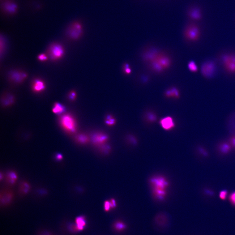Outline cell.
Returning <instances> with one entry per match:
<instances>
[{"instance_id": "6da1fadb", "label": "cell", "mask_w": 235, "mask_h": 235, "mask_svg": "<svg viewBox=\"0 0 235 235\" xmlns=\"http://www.w3.org/2000/svg\"><path fill=\"white\" fill-rule=\"evenodd\" d=\"M150 181L155 198L160 200L164 198L168 186L167 180L161 176H156L152 178Z\"/></svg>"}, {"instance_id": "7a4b0ae2", "label": "cell", "mask_w": 235, "mask_h": 235, "mask_svg": "<svg viewBox=\"0 0 235 235\" xmlns=\"http://www.w3.org/2000/svg\"><path fill=\"white\" fill-rule=\"evenodd\" d=\"M183 35L185 39L189 42H197L201 36V29L196 22H191L186 26Z\"/></svg>"}, {"instance_id": "3957f363", "label": "cell", "mask_w": 235, "mask_h": 235, "mask_svg": "<svg viewBox=\"0 0 235 235\" xmlns=\"http://www.w3.org/2000/svg\"><path fill=\"white\" fill-rule=\"evenodd\" d=\"M222 67L229 75H235V53H228L223 54L221 57Z\"/></svg>"}, {"instance_id": "277c9868", "label": "cell", "mask_w": 235, "mask_h": 235, "mask_svg": "<svg viewBox=\"0 0 235 235\" xmlns=\"http://www.w3.org/2000/svg\"><path fill=\"white\" fill-rule=\"evenodd\" d=\"M64 53L65 50L62 45L59 43H54L49 47L46 54L51 60L56 61L61 59Z\"/></svg>"}, {"instance_id": "5b68a950", "label": "cell", "mask_w": 235, "mask_h": 235, "mask_svg": "<svg viewBox=\"0 0 235 235\" xmlns=\"http://www.w3.org/2000/svg\"><path fill=\"white\" fill-rule=\"evenodd\" d=\"M83 28L82 24L79 21H75L69 26L67 31L68 36L73 40L79 39L83 33Z\"/></svg>"}, {"instance_id": "8992f818", "label": "cell", "mask_w": 235, "mask_h": 235, "mask_svg": "<svg viewBox=\"0 0 235 235\" xmlns=\"http://www.w3.org/2000/svg\"><path fill=\"white\" fill-rule=\"evenodd\" d=\"M162 52L152 48L147 49L143 53L142 58L144 62L148 64L156 60Z\"/></svg>"}, {"instance_id": "52a82bcc", "label": "cell", "mask_w": 235, "mask_h": 235, "mask_svg": "<svg viewBox=\"0 0 235 235\" xmlns=\"http://www.w3.org/2000/svg\"><path fill=\"white\" fill-rule=\"evenodd\" d=\"M61 122L63 127L70 133H74L76 130V124L73 118L69 115L63 116Z\"/></svg>"}, {"instance_id": "ba28073f", "label": "cell", "mask_w": 235, "mask_h": 235, "mask_svg": "<svg viewBox=\"0 0 235 235\" xmlns=\"http://www.w3.org/2000/svg\"><path fill=\"white\" fill-rule=\"evenodd\" d=\"M216 69V64L213 61H208L204 62L202 65L201 72L205 78H209L212 77L215 73Z\"/></svg>"}, {"instance_id": "9c48e42d", "label": "cell", "mask_w": 235, "mask_h": 235, "mask_svg": "<svg viewBox=\"0 0 235 235\" xmlns=\"http://www.w3.org/2000/svg\"><path fill=\"white\" fill-rule=\"evenodd\" d=\"M187 15L191 22H194L201 21L203 17L201 9L197 6H192L189 8L187 11Z\"/></svg>"}, {"instance_id": "30bf717a", "label": "cell", "mask_w": 235, "mask_h": 235, "mask_svg": "<svg viewBox=\"0 0 235 235\" xmlns=\"http://www.w3.org/2000/svg\"><path fill=\"white\" fill-rule=\"evenodd\" d=\"M28 76L26 73L16 70L11 72L9 75V78L14 83H20L27 78Z\"/></svg>"}, {"instance_id": "8fae6325", "label": "cell", "mask_w": 235, "mask_h": 235, "mask_svg": "<svg viewBox=\"0 0 235 235\" xmlns=\"http://www.w3.org/2000/svg\"><path fill=\"white\" fill-rule=\"evenodd\" d=\"M164 70L169 68L172 64L171 58L167 54L161 52L156 60Z\"/></svg>"}, {"instance_id": "7c38bea8", "label": "cell", "mask_w": 235, "mask_h": 235, "mask_svg": "<svg viewBox=\"0 0 235 235\" xmlns=\"http://www.w3.org/2000/svg\"><path fill=\"white\" fill-rule=\"evenodd\" d=\"M160 124L164 130L169 131L175 126V123L172 117L167 116L162 118L160 121Z\"/></svg>"}, {"instance_id": "4fadbf2b", "label": "cell", "mask_w": 235, "mask_h": 235, "mask_svg": "<svg viewBox=\"0 0 235 235\" xmlns=\"http://www.w3.org/2000/svg\"><path fill=\"white\" fill-rule=\"evenodd\" d=\"M1 202L3 204L10 203L13 199L14 194L12 192L8 190H3L1 193Z\"/></svg>"}, {"instance_id": "5bb4252c", "label": "cell", "mask_w": 235, "mask_h": 235, "mask_svg": "<svg viewBox=\"0 0 235 235\" xmlns=\"http://www.w3.org/2000/svg\"><path fill=\"white\" fill-rule=\"evenodd\" d=\"M32 89L34 91L40 92L44 91L45 88V82L40 79H34L32 82Z\"/></svg>"}, {"instance_id": "9a60e30c", "label": "cell", "mask_w": 235, "mask_h": 235, "mask_svg": "<svg viewBox=\"0 0 235 235\" xmlns=\"http://www.w3.org/2000/svg\"><path fill=\"white\" fill-rule=\"evenodd\" d=\"M107 135L101 133L95 134L92 137V140L94 144L100 145L103 144L107 140Z\"/></svg>"}, {"instance_id": "2e32d148", "label": "cell", "mask_w": 235, "mask_h": 235, "mask_svg": "<svg viewBox=\"0 0 235 235\" xmlns=\"http://www.w3.org/2000/svg\"><path fill=\"white\" fill-rule=\"evenodd\" d=\"M148 67L151 71L155 73H161L164 71V70L159 63L156 60L148 64Z\"/></svg>"}, {"instance_id": "e0dca14e", "label": "cell", "mask_w": 235, "mask_h": 235, "mask_svg": "<svg viewBox=\"0 0 235 235\" xmlns=\"http://www.w3.org/2000/svg\"><path fill=\"white\" fill-rule=\"evenodd\" d=\"M18 178L17 173L14 171L9 172L6 176V180L7 183L9 185H13L16 183Z\"/></svg>"}, {"instance_id": "ac0fdd59", "label": "cell", "mask_w": 235, "mask_h": 235, "mask_svg": "<svg viewBox=\"0 0 235 235\" xmlns=\"http://www.w3.org/2000/svg\"><path fill=\"white\" fill-rule=\"evenodd\" d=\"M165 95L167 97L178 98L179 96L180 93L177 88L172 87L166 91Z\"/></svg>"}, {"instance_id": "d6986e66", "label": "cell", "mask_w": 235, "mask_h": 235, "mask_svg": "<svg viewBox=\"0 0 235 235\" xmlns=\"http://www.w3.org/2000/svg\"><path fill=\"white\" fill-rule=\"evenodd\" d=\"M75 222L78 230L80 231L83 230L86 225L84 217L82 216H79L76 218Z\"/></svg>"}, {"instance_id": "ffe728a7", "label": "cell", "mask_w": 235, "mask_h": 235, "mask_svg": "<svg viewBox=\"0 0 235 235\" xmlns=\"http://www.w3.org/2000/svg\"><path fill=\"white\" fill-rule=\"evenodd\" d=\"M65 108L61 104L56 103L55 104L53 108L52 109L53 113L57 114H60L65 111Z\"/></svg>"}, {"instance_id": "44dd1931", "label": "cell", "mask_w": 235, "mask_h": 235, "mask_svg": "<svg viewBox=\"0 0 235 235\" xmlns=\"http://www.w3.org/2000/svg\"><path fill=\"white\" fill-rule=\"evenodd\" d=\"M2 104L5 106H8L12 104L14 101L13 96L7 94L4 96L2 100Z\"/></svg>"}, {"instance_id": "7402d4cb", "label": "cell", "mask_w": 235, "mask_h": 235, "mask_svg": "<svg viewBox=\"0 0 235 235\" xmlns=\"http://www.w3.org/2000/svg\"><path fill=\"white\" fill-rule=\"evenodd\" d=\"M31 189L30 185L27 182H24L20 185V190L21 193L26 194Z\"/></svg>"}, {"instance_id": "603a6c76", "label": "cell", "mask_w": 235, "mask_h": 235, "mask_svg": "<svg viewBox=\"0 0 235 235\" xmlns=\"http://www.w3.org/2000/svg\"><path fill=\"white\" fill-rule=\"evenodd\" d=\"M188 68L193 73H196L198 70L197 65L195 62L193 61H191L188 63Z\"/></svg>"}, {"instance_id": "cb8c5ba5", "label": "cell", "mask_w": 235, "mask_h": 235, "mask_svg": "<svg viewBox=\"0 0 235 235\" xmlns=\"http://www.w3.org/2000/svg\"><path fill=\"white\" fill-rule=\"evenodd\" d=\"M5 5L6 10L10 13L14 12L16 8V6L12 3L7 4Z\"/></svg>"}, {"instance_id": "d4e9b609", "label": "cell", "mask_w": 235, "mask_h": 235, "mask_svg": "<svg viewBox=\"0 0 235 235\" xmlns=\"http://www.w3.org/2000/svg\"><path fill=\"white\" fill-rule=\"evenodd\" d=\"M114 227L116 230L120 231L124 230L126 228V225L122 222H118L115 223Z\"/></svg>"}, {"instance_id": "484cf974", "label": "cell", "mask_w": 235, "mask_h": 235, "mask_svg": "<svg viewBox=\"0 0 235 235\" xmlns=\"http://www.w3.org/2000/svg\"><path fill=\"white\" fill-rule=\"evenodd\" d=\"M77 140L79 142L82 144L87 143L88 140V139L86 135H80L77 137Z\"/></svg>"}, {"instance_id": "4316f807", "label": "cell", "mask_w": 235, "mask_h": 235, "mask_svg": "<svg viewBox=\"0 0 235 235\" xmlns=\"http://www.w3.org/2000/svg\"><path fill=\"white\" fill-rule=\"evenodd\" d=\"M105 123L109 126H112L115 124V120L113 118L110 116L108 115L105 120Z\"/></svg>"}, {"instance_id": "83f0119b", "label": "cell", "mask_w": 235, "mask_h": 235, "mask_svg": "<svg viewBox=\"0 0 235 235\" xmlns=\"http://www.w3.org/2000/svg\"><path fill=\"white\" fill-rule=\"evenodd\" d=\"M37 58L40 61L44 62L48 61L49 58L46 54L42 53L38 55Z\"/></svg>"}, {"instance_id": "f1b7e54d", "label": "cell", "mask_w": 235, "mask_h": 235, "mask_svg": "<svg viewBox=\"0 0 235 235\" xmlns=\"http://www.w3.org/2000/svg\"><path fill=\"white\" fill-rule=\"evenodd\" d=\"M123 69H124V71L125 73L126 74L129 75L131 73V69L128 64L126 63L124 65Z\"/></svg>"}, {"instance_id": "f546056e", "label": "cell", "mask_w": 235, "mask_h": 235, "mask_svg": "<svg viewBox=\"0 0 235 235\" xmlns=\"http://www.w3.org/2000/svg\"><path fill=\"white\" fill-rule=\"evenodd\" d=\"M230 147L228 145L224 144L222 145L220 149L222 152L224 153H227L230 150Z\"/></svg>"}, {"instance_id": "4dcf8cb0", "label": "cell", "mask_w": 235, "mask_h": 235, "mask_svg": "<svg viewBox=\"0 0 235 235\" xmlns=\"http://www.w3.org/2000/svg\"><path fill=\"white\" fill-rule=\"evenodd\" d=\"M111 208L110 202L106 201L104 203V209L106 211H108Z\"/></svg>"}, {"instance_id": "1f68e13d", "label": "cell", "mask_w": 235, "mask_h": 235, "mask_svg": "<svg viewBox=\"0 0 235 235\" xmlns=\"http://www.w3.org/2000/svg\"><path fill=\"white\" fill-rule=\"evenodd\" d=\"M69 96L70 100H73L75 99L76 96L75 92L74 91L70 92L69 94Z\"/></svg>"}, {"instance_id": "d6a6232c", "label": "cell", "mask_w": 235, "mask_h": 235, "mask_svg": "<svg viewBox=\"0 0 235 235\" xmlns=\"http://www.w3.org/2000/svg\"><path fill=\"white\" fill-rule=\"evenodd\" d=\"M227 193L226 191L223 190L221 191L220 193V196L222 199H225L227 196Z\"/></svg>"}, {"instance_id": "836d02e7", "label": "cell", "mask_w": 235, "mask_h": 235, "mask_svg": "<svg viewBox=\"0 0 235 235\" xmlns=\"http://www.w3.org/2000/svg\"><path fill=\"white\" fill-rule=\"evenodd\" d=\"M230 200L232 203L235 205V192L232 193L230 196Z\"/></svg>"}, {"instance_id": "e575fe53", "label": "cell", "mask_w": 235, "mask_h": 235, "mask_svg": "<svg viewBox=\"0 0 235 235\" xmlns=\"http://www.w3.org/2000/svg\"><path fill=\"white\" fill-rule=\"evenodd\" d=\"M111 208H114L116 207V204L115 199H111L110 201Z\"/></svg>"}, {"instance_id": "d590c367", "label": "cell", "mask_w": 235, "mask_h": 235, "mask_svg": "<svg viewBox=\"0 0 235 235\" xmlns=\"http://www.w3.org/2000/svg\"><path fill=\"white\" fill-rule=\"evenodd\" d=\"M57 160H60L62 159L63 156L61 154H58L56 156Z\"/></svg>"}, {"instance_id": "8d00e7d4", "label": "cell", "mask_w": 235, "mask_h": 235, "mask_svg": "<svg viewBox=\"0 0 235 235\" xmlns=\"http://www.w3.org/2000/svg\"><path fill=\"white\" fill-rule=\"evenodd\" d=\"M232 142L233 144L235 146V138L233 139Z\"/></svg>"}]
</instances>
